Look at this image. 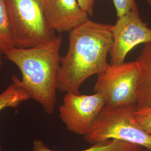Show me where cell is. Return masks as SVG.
<instances>
[{"label":"cell","mask_w":151,"mask_h":151,"mask_svg":"<svg viewBox=\"0 0 151 151\" xmlns=\"http://www.w3.org/2000/svg\"><path fill=\"white\" fill-rule=\"evenodd\" d=\"M105 104L104 98L98 93H66L59 108L60 118L67 129L83 137L90 132Z\"/></svg>","instance_id":"8992f818"},{"label":"cell","mask_w":151,"mask_h":151,"mask_svg":"<svg viewBox=\"0 0 151 151\" xmlns=\"http://www.w3.org/2000/svg\"><path fill=\"white\" fill-rule=\"evenodd\" d=\"M134 116L137 123L151 135V105L136 108Z\"/></svg>","instance_id":"4fadbf2b"},{"label":"cell","mask_w":151,"mask_h":151,"mask_svg":"<svg viewBox=\"0 0 151 151\" xmlns=\"http://www.w3.org/2000/svg\"><path fill=\"white\" fill-rule=\"evenodd\" d=\"M146 2L148 4V5L151 7V0H145Z\"/></svg>","instance_id":"ac0fdd59"},{"label":"cell","mask_w":151,"mask_h":151,"mask_svg":"<svg viewBox=\"0 0 151 151\" xmlns=\"http://www.w3.org/2000/svg\"><path fill=\"white\" fill-rule=\"evenodd\" d=\"M63 38L55 36L46 43L27 48L14 47L4 54L21 72L22 85L31 98L52 115L57 101V77Z\"/></svg>","instance_id":"7a4b0ae2"},{"label":"cell","mask_w":151,"mask_h":151,"mask_svg":"<svg viewBox=\"0 0 151 151\" xmlns=\"http://www.w3.org/2000/svg\"><path fill=\"white\" fill-rule=\"evenodd\" d=\"M12 83L0 93V112L5 108H17L22 103L32 99L16 76H12Z\"/></svg>","instance_id":"30bf717a"},{"label":"cell","mask_w":151,"mask_h":151,"mask_svg":"<svg viewBox=\"0 0 151 151\" xmlns=\"http://www.w3.org/2000/svg\"><path fill=\"white\" fill-rule=\"evenodd\" d=\"M2 54H3L2 53H1L0 52V70H1V68L2 67Z\"/></svg>","instance_id":"e0dca14e"},{"label":"cell","mask_w":151,"mask_h":151,"mask_svg":"<svg viewBox=\"0 0 151 151\" xmlns=\"http://www.w3.org/2000/svg\"><path fill=\"white\" fill-rule=\"evenodd\" d=\"M135 145L117 140H108L92 145L90 147L78 151H129ZM32 151H55L50 150L42 141L34 140Z\"/></svg>","instance_id":"8fae6325"},{"label":"cell","mask_w":151,"mask_h":151,"mask_svg":"<svg viewBox=\"0 0 151 151\" xmlns=\"http://www.w3.org/2000/svg\"><path fill=\"white\" fill-rule=\"evenodd\" d=\"M118 17L137 9L135 0H113Z\"/></svg>","instance_id":"5bb4252c"},{"label":"cell","mask_w":151,"mask_h":151,"mask_svg":"<svg viewBox=\"0 0 151 151\" xmlns=\"http://www.w3.org/2000/svg\"><path fill=\"white\" fill-rule=\"evenodd\" d=\"M129 151H150L146 149L145 148H143L142 147L139 146H135L133 149H132Z\"/></svg>","instance_id":"2e32d148"},{"label":"cell","mask_w":151,"mask_h":151,"mask_svg":"<svg viewBox=\"0 0 151 151\" xmlns=\"http://www.w3.org/2000/svg\"><path fill=\"white\" fill-rule=\"evenodd\" d=\"M15 47L5 0H0V52Z\"/></svg>","instance_id":"7c38bea8"},{"label":"cell","mask_w":151,"mask_h":151,"mask_svg":"<svg viewBox=\"0 0 151 151\" xmlns=\"http://www.w3.org/2000/svg\"><path fill=\"white\" fill-rule=\"evenodd\" d=\"M77 1L81 8L86 11L88 15H93L95 0H77Z\"/></svg>","instance_id":"9a60e30c"},{"label":"cell","mask_w":151,"mask_h":151,"mask_svg":"<svg viewBox=\"0 0 151 151\" xmlns=\"http://www.w3.org/2000/svg\"><path fill=\"white\" fill-rule=\"evenodd\" d=\"M118 18L111 29V65L124 63L129 52L137 45L151 41V29L141 19L138 9Z\"/></svg>","instance_id":"52a82bcc"},{"label":"cell","mask_w":151,"mask_h":151,"mask_svg":"<svg viewBox=\"0 0 151 151\" xmlns=\"http://www.w3.org/2000/svg\"><path fill=\"white\" fill-rule=\"evenodd\" d=\"M139 77L136 61L109 64L97 75L94 92L103 96L106 105H136Z\"/></svg>","instance_id":"5b68a950"},{"label":"cell","mask_w":151,"mask_h":151,"mask_svg":"<svg viewBox=\"0 0 151 151\" xmlns=\"http://www.w3.org/2000/svg\"><path fill=\"white\" fill-rule=\"evenodd\" d=\"M139 71L137 108L151 105V41L144 44L135 60Z\"/></svg>","instance_id":"9c48e42d"},{"label":"cell","mask_w":151,"mask_h":151,"mask_svg":"<svg viewBox=\"0 0 151 151\" xmlns=\"http://www.w3.org/2000/svg\"><path fill=\"white\" fill-rule=\"evenodd\" d=\"M112 25L88 20L70 32L67 54L61 57L57 90L79 94L90 77L105 70L113 46Z\"/></svg>","instance_id":"6da1fadb"},{"label":"cell","mask_w":151,"mask_h":151,"mask_svg":"<svg viewBox=\"0 0 151 151\" xmlns=\"http://www.w3.org/2000/svg\"><path fill=\"white\" fill-rule=\"evenodd\" d=\"M135 105H105L83 139L91 145L117 140L140 146L151 151V135L137 123Z\"/></svg>","instance_id":"3957f363"},{"label":"cell","mask_w":151,"mask_h":151,"mask_svg":"<svg viewBox=\"0 0 151 151\" xmlns=\"http://www.w3.org/2000/svg\"><path fill=\"white\" fill-rule=\"evenodd\" d=\"M15 46L27 48L54 37L44 17L43 0H5Z\"/></svg>","instance_id":"277c9868"},{"label":"cell","mask_w":151,"mask_h":151,"mask_svg":"<svg viewBox=\"0 0 151 151\" xmlns=\"http://www.w3.org/2000/svg\"><path fill=\"white\" fill-rule=\"evenodd\" d=\"M0 151H1V147H0Z\"/></svg>","instance_id":"d6986e66"},{"label":"cell","mask_w":151,"mask_h":151,"mask_svg":"<svg viewBox=\"0 0 151 151\" xmlns=\"http://www.w3.org/2000/svg\"><path fill=\"white\" fill-rule=\"evenodd\" d=\"M43 6L46 22L54 32H70L89 20L77 0H43Z\"/></svg>","instance_id":"ba28073f"}]
</instances>
